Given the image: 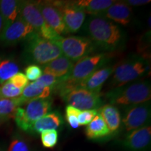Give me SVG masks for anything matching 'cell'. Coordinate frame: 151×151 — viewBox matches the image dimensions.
Segmentation results:
<instances>
[{"label": "cell", "mask_w": 151, "mask_h": 151, "mask_svg": "<svg viewBox=\"0 0 151 151\" xmlns=\"http://www.w3.org/2000/svg\"><path fill=\"white\" fill-rule=\"evenodd\" d=\"M18 71V65L12 60L6 59L0 62V85L7 82Z\"/></svg>", "instance_id": "obj_25"}, {"label": "cell", "mask_w": 151, "mask_h": 151, "mask_svg": "<svg viewBox=\"0 0 151 151\" xmlns=\"http://www.w3.org/2000/svg\"><path fill=\"white\" fill-rule=\"evenodd\" d=\"M150 71V65L148 56L145 54L132 55L115 66L110 82L111 88L141 80L148 76Z\"/></svg>", "instance_id": "obj_4"}, {"label": "cell", "mask_w": 151, "mask_h": 151, "mask_svg": "<svg viewBox=\"0 0 151 151\" xmlns=\"http://www.w3.org/2000/svg\"><path fill=\"white\" fill-rule=\"evenodd\" d=\"M8 151H30V148L25 140L21 137H15L9 145Z\"/></svg>", "instance_id": "obj_30"}, {"label": "cell", "mask_w": 151, "mask_h": 151, "mask_svg": "<svg viewBox=\"0 0 151 151\" xmlns=\"http://www.w3.org/2000/svg\"><path fill=\"white\" fill-rule=\"evenodd\" d=\"M52 99L50 97L37 99L28 101L25 108L18 107L15 113L14 119L20 129L31 133L32 124L50 112Z\"/></svg>", "instance_id": "obj_6"}, {"label": "cell", "mask_w": 151, "mask_h": 151, "mask_svg": "<svg viewBox=\"0 0 151 151\" xmlns=\"http://www.w3.org/2000/svg\"><path fill=\"white\" fill-rule=\"evenodd\" d=\"M109 104L127 107L150 101L151 86L149 80L141 79L113 88L106 94Z\"/></svg>", "instance_id": "obj_3"}, {"label": "cell", "mask_w": 151, "mask_h": 151, "mask_svg": "<svg viewBox=\"0 0 151 151\" xmlns=\"http://www.w3.org/2000/svg\"><path fill=\"white\" fill-rule=\"evenodd\" d=\"M150 143L151 127L146 126L128 134L123 141V146L129 151H148Z\"/></svg>", "instance_id": "obj_14"}, {"label": "cell", "mask_w": 151, "mask_h": 151, "mask_svg": "<svg viewBox=\"0 0 151 151\" xmlns=\"http://www.w3.org/2000/svg\"><path fill=\"white\" fill-rule=\"evenodd\" d=\"M74 62L65 56L61 55L43 66V73L50 74L57 78L67 76L72 69Z\"/></svg>", "instance_id": "obj_17"}, {"label": "cell", "mask_w": 151, "mask_h": 151, "mask_svg": "<svg viewBox=\"0 0 151 151\" xmlns=\"http://www.w3.org/2000/svg\"><path fill=\"white\" fill-rule=\"evenodd\" d=\"M77 6L92 16H102L106 9L116 1L112 0H79L73 1Z\"/></svg>", "instance_id": "obj_20"}, {"label": "cell", "mask_w": 151, "mask_h": 151, "mask_svg": "<svg viewBox=\"0 0 151 151\" xmlns=\"http://www.w3.org/2000/svg\"><path fill=\"white\" fill-rule=\"evenodd\" d=\"M35 32L33 28L20 15L16 20L0 33V42L6 46H12L27 39Z\"/></svg>", "instance_id": "obj_12"}, {"label": "cell", "mask_w": 151, "mask_h": 151, "mask_svg": "<svg viewBox=\"0 0 151 151\" xmlns=\"http://www.w3.org/2000/svg\"><path fill=\"white\" fill-rule=\"evenodd\" d=\"M2 29H3V20H2V18H1V14H0V33H1V32L2 31Z\"/></svg>", "instance_id": "obj_36"}, {"label": "cell", "mask_w": 151, "mask_h": 151, "mask_svg": "<svg viewBox=\"0 0 151 151\" xmlns=\"http://www.w3.org/2000/svg\"><path fill=\"white\" fill-rule=\"evenodd\" d=\"M98 113L103 118L111 133L118 131L122 122L121 116L118 107L108 104L101 106L98 110Z\"/></svg>", "instance_id": "obj_19"}, {"label": "cell", "mask_w": 151, "mask_h": 151, "mask_svg": "<svg viewBox=\"0 0 151 151\" xmlns=\"http://www.w3.org/2000/svg\"><path fill=\"white\" fill-rule=\"evenodd\" d=\"M51 92L50 88L45 86L40 81H36L29 83L24 87L19 98L23 105L31 100L48 98L50 97Z\"/></svg>", "instance_id": "obj_18"}, {"label": "cell", "mask_w": 151, "mask_h": 151, "mask_svg": "<svg viewBox=\"0 0 151 151\" xmlns=\"http://www.w3.org/2000/svg\"><path fill=\"white\" fill-rule=\"evenodd\" d=\"M20 1L0 0V14L3 20V29L9 27L20 14Z\"/></svg>", "instance_id": "obj_21"}, {"label": "cell", "mask_w": 151, "mask_h": 151, "mask_svg": "<svg viewBox=\"0 0 151 151\" xmlns=\"http://www.w3.org/2000/svg\"><path fill=\"white\" fill-rule=\"evenodd\" d=\"M22 105L19 97L16 99L0 98V116L9 119L14 118L16 109Z\"/></svg>", "instance_id": "obj_24"}, {"label": "cell", "mask_w": 151, "mask_h": 151, "mask_svg": "<svg viewBox=\"0 0 151 151\" xmlns=\"http://www.w3.org/2000/svg\"><path fill=\"white\" fill-rule=\"evenodd\" d=\"M129 6H143L148 4L150 3V0H127V1H124Z\"/></svg>", "instance_id": "obj_34"}, {"label": "cell", "mask_w": 151, "mask_h": 151, "mask_svg": "<svg viewBox=\"0 0 151 151\" xmlns=\"http://www.w3.org/2000/svg\"><path fill=\"white\" fill-rule=\"evenodd\" d=\"M0 151H5V150H4V149H3L2 148H1V146H0Z\"/></svg>", "instance_id": "obj_37"}, {"label": "cell", "mask_w": 151, "mask_h": 151, "mask_svg": "<svg viewBox=\"0 0 151 151\" xmlns=\"http://www.w3.org/2000/svg\"><path fill=\"white\" fill-rule=\"evenodd\" d=\"M23 42V60L29 65L43 66L62 55L58 46L43 39L35 32Z\"/></svg>", "instance_id": "obj_5"}, {"label": "cell", "mask_w": 151, "mask_h": 151, "mask_svg": "<svg viewBox=\"0 0 151 151\" xmlns=\"http://www.w3.org/2000/svg\"><path fill=\"white\" fill-rule=\"evenodd\" d=\"M52 43L58 46L64 56L73 62L90 55V54H94L93 52L97 49L91 39L85 37H62L59 36Z\"/></svg>", "instance_id": "obj_7"}, {"label": "cell", "mask_w": 151, "mask_h": 151, "mask_svg": "<svg viewBox=\"0 0 151 151\" xmlns=\"http://www.w3.org/2000/svg\"><path fill=\"white\" fill-rule=\"evenodd\" d=\"M19 15L33 28L35 32L43 39L52 42L60 36L45 22L37 1H20Z\"/></svg>", "instance_id": "obj_8"}, {"label": "cell", "mask_w": 151, "mask_h": 151, "mask_svg": "<svg viewBox=\"0 0 151 151\" xmlns=\"http://www.w3.org/2000/svg\"><path fill=\"white\" fill-rule=\"evenodd\" d=\"M80 110L71 106H67L65 109V116L66 120L69 124V125L73 129L78 128L79 127L78 122V115L81 113Z\"/></svg>", "instance_id": "obj_28"}, {"label": "cell", "mask_w": 151, "mask_h": 151, "mask_svg": "<svg viewBox=\"0 0 151 151\" xmlns=\"http://www.w3.org/2000/svg\"><path fill=\"white\" fill-rule=\"evenodd\" d=\"M69 106L80 111L97 110L102 106L103 101L99 92L76 88L61 97Z\"/></svg>", "instance_id": "obj_9"}, {"label": "cell", "mask_w": 151, "mask_h": 151, "mask_svg": "<svg viewBox=\"0 0 151 151\" xmlns=\"http://www.w3.org/2000/svg\"><path fill=\"white\" fill-rule=\"evenodd\" d=\"M38 7L45 22L58 35L67 34L61 13L53 1H37Z\"/></svg>", "instance_id": "obj_13"}, {"label": "cell", "mask_w": 151, "mask_h": 151, "mask_svg": "<svg viewBox=\"0 0 151 151\" xmlns=\"http://www.w3.org/2000/svg\"><path fill=\"white\" fill-rule=\"evenodd\" d=\"M25 76L27 80L30 81H36L43 75L42 69L39 65H29L24 69Z\"/></svg>", "instance_id": "obj_29"}, {"label": "cell", "mask_w": 151, "mask_h": 151, "mask_svg": "<svg viewBox=\"0 0 151 151\" xmlns=\"http://www.w3.org/2000/svg\"><path fill=\"white\" fill-rule=\"evenodd\" d=\"M97 110H86L81 111L78 117V122L79 125H88L92 122L94 117L97 115Z\"/></svg>", "instance_id": "obj_31"}, {"label": "cell", "mask_w": 151, "mask_h": 151, "mask_svg": "<svg viewBox=\"0 0 151 151\" xmlns=\"http://www.w3.org/2000/svg\"><path fill=\"white\" fill-rule=\"evenodd\" d=\"M111 132L107 127L105 122L101 116L97 113L94 118L87 125L86 129V134L88 139L91 140L104 139L111 135Z\"/></svg>", "instance_id": "obj_23"}, {"label": "cell", "mask_w": 151, "mask_h": 151, "mask_svg": "<svg viewBox=\"0 0 151 151\" xmlns=\"http://www.w3.org/2000/svg\"><path fill=\"white\" fill-rule=\"evenodd\" d=\"M83 29L97 48L116 52L125 46L124 32L118 24L103 16H90L85 22Z\"/></svg>", "instance_id": "obj_1"}, {"label": "cell", "mask_w": 151, "mask_h": 151, "mask_svg": "<svg viewBox=\"0 0 151 151\" xmlns=\"http://www.w3.org/2000/svg\"><path fill=\"white\" fill-rule=\"evenodd\" d=\"M110 58V55L107 53H97L84 57L76 62L70 73L60 78V83L54 91L62 97L67 92L78 88L81 82L94 72L104 67Z\"/></svg>", "instance_id": "obj_2"}, {"label": "cell", "mask_w": 151, "mask_h": 151, "mask_svg": "<svg viewBox=\"0 0 151 151\" xmlns=\"http://www.w3.org/2000/svg\"><path fill=\"white\" fill-rule=\"evenodd\" d=\"M41 140L43 147L46 148H52L58 143V131L56 129H52L41 132Z\"/></svg>", "instance_id": "obj_27"}, {"label": "cell", "mask_w": 151, "mask_h": 151, "mask_svg": "<svg viewBox=\"0 0 151 151\" xmlns=\"http://www.w3.org/2000/svg\"><path fill=\"white\" fill-rule=\"evenodd\" d=\"M150 101L125 107L122 122L127 132L148 126L150 121Z\"/></svg>", "instance_id": "obj_10"}, {"label": "cell", "mask_w": 151, "mask_h": 151, "mask_svg": "<svg viewBox=\"0 0 151 151\" xmlns=\"http://www.w3.org/2000/svg\"><path fill=\"white\" fill-rule=\"evenodd\" d=\"M62 118L57 111L48 113L32 124L31 133H41L47 130L56 129L62 124Z\"/></svg>", "instance_id": "obj_22"}, {"label": "cell", "mask_w": 151, "mask_h": 151, "mask_svg": "<svg viewBox=\"0 0 151 151\" xmlns=\"http://www.w3.org/2000/svg\"><path fill=\"white\" fill-rule=\"evenodd\" d=\"M61 13L67 33H76L86 20V14L73 1H53Z\"/></svg>", "instance_id": "obj_11"}, {"label": "cell", "mask_w": 151, "mask_h": 151, "mask_svg": "<svg viewBox=\"0 0 151 151\" xmlns=\"http://www.w3.org/2000/svg\"><path fill=\"white\" fill-rule=\"evenodd\" d=\"M0 62H1V60H0Z\"/></svg>", "instance_id": "obj_38"}, {"label": "cell", "mask_w": 151, "mask_h": 151, "mask_svg": "<svg viewBox=\"0 0 151 151\" xmlns=\"http://www.w3.org/2000/svg\"><path fill=\"white\" fill-rule=\"evenodd\" d=\"M115 66H105L94 72L90 76L81 82L78 88H82L90 91L100 92L104 83L111 76L115 69Z\"/></svg>", "instance_id": "obj_16"}, {"label": "cell", "mask_w": 151, "mask_h": 151, "mask_svg": "<svg viewBox=\"0 0 151 151\" xmlns=\"http://www.w3.org/2000/svg\"><path fill=\"white\" fill-rule=\"evenodd\" d=\"M22 90L15 87L8 81L0 87V98L16 99L20 97Z\"/></svg>", "instance_id": "obj_26"}, {"label": "cell", "mask_w": 151, "mask_h": 151, "mask_svg": "<svg viewBox=\"0 0 151 151\" xmlns=\"http://www.w3.org/2000/svg\"><path fill=\"white\" fill-rule=\"evenodd\" d=\"M60 78H57V77L53 76L52 75L43 73L37 81L42 83L45 86L50 88L51 89V91H53L55 90L57 86L59 85Z\"/></svg>", "instance_id": "obj_32"}, {"label": "cell", "mask_w": 151, "mask_h": 151, "mask_svg": "<svg viewBox=\"0 0 151 151\" xmlns=\"http://www.w3.org/2000/svg\"><path fill=\"white\" fill-rule=\"evenodd\" d=\"M9 81L14 85L15 87L20 88V89H23L24 87L28 84L27 77L25 76L24 73L20 72L16 73L12 78L9 79Z\"/></svg>", "instance_id": "obj_33"}, {"label": "cell", "mask_w": 151, "mask_h": 151, "mask_svg": "<svg viewBox=\"0 0 151 151\" xmlns=\"http://www.w3.org/2000/svg\"><path fill=\"white\" fill-rule=\"evenodd\" d=\"M8 120H9V118L0 116V126H1L2 124L4 123L5 122H6Z\"/></svg>", "instance_id": "obj_35"}, {"label": "cell", "mask_w": 151, "mask_h": 151, "mask_svg": "<svg viewBox=\"0 0 151 151\" xmlns=\"http://www.w3.org/2000/svg\"><path fill=\"white\" fill-rule=\"evenodd\" d=\"M103 17L109 19L113 22L127 26L132 22L133 12L131 6L124 1H115L102 15Z\"/></svg>", "instance_id": "obj_15"}]
</instances>
